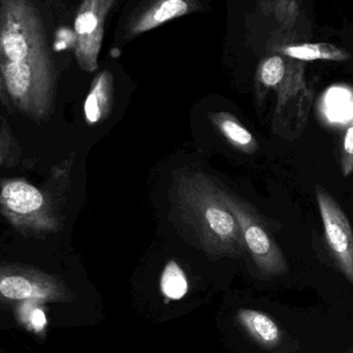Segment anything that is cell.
<instances>
[{
  "mask_svg": "<svg viewBox=\"0 0 353 353\" xmlns=\"http://www.w3.org/2000/svg\"><path fill=\"white\" fill-rule=\"evenodd\" d=\"M0 299L10 302L63 303L72 299L68 286L55 275L33 265L0 263Z\"/></svg>",
  "mask_w": 353,
  "mask_h": 353,
  "instance_id": "obj_3",
  "label": "cell"
},
{
  "mask_svg": "<svg viewBox=\"0 0 353 353\" xmlns=\"http://www.w3.org/2000/svg\"><path fill=\"white\" fill-rule=\"evenodd\" d=\"M22 148L12 134L8 122L2 118L0 123V168L12 169L20 163Z\"/></svg>",
  "mask_w": 353,
  "mask_h": 353,
  "instance_id": "obj_14",
  "label": "cell"
},
{
  "mask_svg": "<svg viewBox=\"0 0 353 353\" xmlns=\"http://www.w3.org/2000/svg\"><path fill=\"white\" fill-rule=\"evenodd\" d=\"M278 18L286 27L294 26L298 18L299 8L294 0H281L278 6Z\"/></svg>",
  "mask_w": 353,
  "mask_h": 353,
  "instance_id": "obj_16",
  "label": "cell"
},
{
  "mask_svg": "<svg viewBox=\"0 0 353 353\" xmlns=\"http://www.w3.org/2000/svg\"><path fill=\"white\" fill-rule=\"evenodd\" d=\"M238 321L248 335L263 347L274 348L281 342V330L269 315L261 311L241 309Z\"/></svg>",
  "mask_w": 353,
  "mask_h": 353,
  "instance_id": "obj_9",
  "label": "cell"
},
{
  "mask_svg": "<svg viewBox=\"0 0 353 353\" xmlns=\"http://www.w3.org/2000/svg\"><path fill=\"white\" fill-rule=\"evenodd\" d=\"M163 294L171 300H180L188 290V281L184 271L176 261H171L165 265L161 279Z\"/></svg>",
  "mask_w": 353,
  "mask_h": 353,
  "instance_id": "obj_13",
  "label": "cell"
},
{
  "mask_svg": "<svg viewBox=\"0 0 353 353\" xmlns=\"http://www.w3.org/2000/svg\"><path fill=\"white\" fill-rule=\"evenodd\" d=\"M222 201L236 218L245 247L259 269L268 276H280L288 271V263L271 232L248 203L219 189Z\"/></svg>",
  "mask_w": 353,
  "mask_h": 353,
  "instance_id": "obj_4",
  "label": "cell"
},
{
  "mask_svg": "<svg viewBox=\"0 0 353 353\" xmlns=\"http://www.w3.org/2000/svg\"><path fill=\"white\" fill-rule=\"evenodd\" d=\"M68 163L54 165L41 186L23 176L0 179V215L21 236L45 240L62 228Z\"/></svg>",
  "mask_w": 353,
  "mask_h": 353,
  "instance_id": "obj_1",
  "label": "cell"
},
{
  "mask_svg": "<svg viewBox=\"0 0 353 353\" xmlns=\"http://www.w3.org/2000/svg\"><path fill=\"white\" fill-rule=\"evenodd\" d=\"M176 201L183 221L192 226L205 252L213 256L240 255L245 245L238 222L209 176L199 172L181 176Z\"/></svg>",
  "mask_w": 353,
  "mask_h": 353,
  "instance_id": "obj_2",
  "label": "cell"
},
{
  "mask_svg": "<svg viewBox=\"0 0 353 353\" xmlns=\"http://www.w3.org/2000/svg\"><path fill=\"white\" fill-rule=\"evenodd\" d=\"M210 119L224 139L238 150L252 154L259 148L253 134L232 114L226 112L212 113Z\"/></svg>",
  "mask_w": 353,
  "mask_h": 353,
  "instance_id": "obj_10",
  "label": "cell"
},
{
  "mask_svg": "<svg viewBox=\"0 0 353 353\" xmlns=\"http://www.w3.org/2000/svg\"><path fill=\"white\" fill-rule=\"evenodd\" d=\"M187 10L188 6L184 0H163L161 3L145 14L134 30L137 32H142L154 28L167 21L182 16Z\"/></svg>",
  "mask_w": 353,
  "mask_h": 353,
  "instance_id": "obj_12",
  "label": "cell"
},
{
  "mask_svg": "<svg viewBox=\"0 0 353 353\" xmlns=\"http://www.w3.org/2000/svg\"><path fill=\"white\" fill-rule=\"evenodd\" d=\"M282 54L292 59L300 61H346L350 59V54L341 48L329 43H304L285 46L281 49Z\"/></svg>",
  "mask_w": 353,
  "mask_h": 353,
  "instance_id": "obj_11",
  "label": "cell"
},
{
  "mask_svg": "<svg viewBox=\"0 0 353 353\" xmlns=\"http://www.w3.org/2000/svg\"><path fill=\"white\" fill-rule=\"evenodd\" d=\"M341 168L345 176L353 172V117L346 124L342 136Z\"/></svg>",
  "mask_w": 353,
  "mask_h": 353,
  "instance_id": "obj_15",
  "label": "cell"
},
{
  "mask_svg": "<svg viewBox=\"0 0 353 353\" xmlns=\"http://www.w3.org/2000/svg\"><path fill=\"white\" fill-rule=\"evenodd\" d=\"M277 105L274 130L288 140H296L304 132L313 101V92L305 80V64L292 59L285 76L274 87Z\"/></svg>",
  "mask_w": 353,
  "mask_h": 353,
  "instance_id": "obj_5",
  "label": "cell"
},
{
  "mask_svg": "<svg viewBox=\"0 0 353 353\" xmlns=\"http://www.w3.org/2000/svg\"><path fill=\"white\" fill-rule=\"evenodd\" d=\"M0 103L6 109H8V111L12 112V109H14L12 103H10V97H8V90H6L3 78H2L1 70H0Z\"/></svg>",
  "mask_w": 353,
  "mask_h": 353,
  "instance_id": "obj_17",
  "label": "cell"
},
{
  "mask_svg": "<svg viewBox=\"0 0 353 353\" xmlns=\"http://www.w3.org/2000/svg\"><path fill=\"white\" fill-rule=\"evenodd\" d=\"M316 201L323 222L325 240L336 265L353 284V230L339 203L321 187H316Z\"/></svg>",
  "mask_w": 353,
  "mask_h": 353,
  "instance_id": "obj_6",
  "label": "cell"
},
{
  "mask_svg": "<svg viewBox=\"0 0 353 353\" xmlns=\"http://www.w3.org/2000/svg\"><path fill=\"white\" fill-rule=\"evenodd\" d=\"M113 103V78L108 72H101L93 81L84 103L85 120L89 125L107 119Z\"/></svg>",
  "mask_w": 353,
  "mask_h": 353,
  "instance_id": "obj_8",
  "label": "cell"
},
{
  "mask_svg": "<svg viewBox=\"0 0 353 353\" xmlns=\"http://www.w3.org/2000/svg\"><path fill=\"white\" fill-rule=\"evenodd\" d=\"M105 8L99 0H85L74 21L77 61L82 70L93 72L103 37Z\"/></svg>",
  "mask_w": 353,
  "mask_h": 353,
  "instance_id": "obj_7",
  "label": "cell"
}]
</instances>
